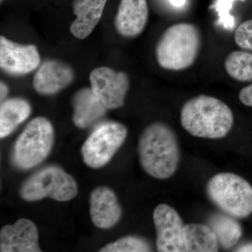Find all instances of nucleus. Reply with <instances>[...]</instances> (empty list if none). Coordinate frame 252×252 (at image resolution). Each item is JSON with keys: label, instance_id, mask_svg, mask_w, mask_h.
<instances>
[{"label": "nucleus", "instance_id": "13", "mask_svg": "<svg viewBox=\"0 0 252 252\" xmlns=\"http://www.w3.org/2000/svg\"><path fill=\"white\" fill-rule=\"evenodd\" d=\"M74 79V71L71 67L61 61L51 60L39 68L32 86L38 94L51 95L67 87Z\"/></svg>", "mask_w": 252, "mask_h": 252}, {"label": "nucleus", "instance_id": "14", "mask_svg": "<svg viewBox=\"0 0 252 252\" xmlns=\"http://www.w3.org/2000/svg\"><path fill=\"white\" fill-rule=\"evenodd\" d=\"M148 18L147 0H121L114 26L121 36L134 38L143 32Z\"/></svg>", "mask_w": 252, "mask_h": 252}, {"label": "nucleus", "instance_id": "16", "mask_svg": "<svg viewBox=\"0 0 252 252\" xmlns=\"http://www.w3.org/2000/svg\"><path fill=\"white\" fill-rule=\"evenodd\" d=\"M107 0H74L73 11L76 16L70 27L71 33L84 39L91 34L102 17Z\"/></svg>", "mask_w": 252, "mask_h": 252}, {"label": "nucleus", "instance_id": "5", "mask_svg": "<svg viewBox=\"0 0 252 252\" xmlns=\"http://www.w3.org/2000/svg\"><path fill=\"white\" fill-rule=\"evenodd\" d=\"M54 142L52 124L38 117L28 123L15 142L11 160L15 166L28 170L39 165L49 155Z\"/></svg>", "mask_w": 252, "mask_h": 252}, {"label": "nucleus", "instance_id": "20", "mask_svg": "<svg viewBox=\"0 0 252 252\" xmlns=\"http://www.w3.org/2000/svg\"><path fill=\"white\" fill-rule=\"evenodd\" d=\"M224 67L228 75L241 82L252 81V54L235 51L225 60Z\"/></svg>", "mask_w": 252, "mask_h": 252}, {"label": "nucleus", "instance_id": "3", "mask_svg": "<svg viewBox=\"0 0 252 252\" xmlns=\"http://www.w3.org/2000/svg\"><path fill=\"white\" fill-rule=\"evenodd\" d=\"M200 34L191 23L172 25L162 32L156 47L160 67L167 70L181 71L195 62L200 49Z\"/></svg>", "mask_w": 252, "mask_h": 252}, {"label": "nucleus", "instance_id": "2", "mask_svg": "<svg viewBox=\"0 0 252 252\" xmlns=\"http://www.w3.org/2000/svg\"><path fill=\"white\" fill-rule=\"evenodd\" d=\"M180 120L182 127L194 137L220 139L231 130L234 117L224 102L212 96L200 94L182 106Z\"/></svg>", "mask_w": 252, "mask_h": 252}, {"label": "nucleus", "instance_id": "8", "mask_svg": "<svg viewBox=\"0 0 252 252\" xmlns=\"http://www.w3.org/2000/svg\"><path fill=\"white\" fill-rule=\"evenodd\" d=\"M91 89L107 109H117L125 104L130 88V79L126 73L110 67L94 69L90 74Z\"/></svg>", "mask_w": 252, "mask_h": 252}, {"label": "nucleus", "instance_id": "19", "mask_svg": "<svg viewBox=\"0 0 252 252\" xmlns=\"http://www.w3.org/2000/svg\"><path fill=\"white\" fill-rule=\"evenodd\" d=\"M234 217L216 213L209 219V226L216 235L219 244L225 250L233 248L241 238L242 227Z\"/></svg>", "mask_w": 252, "mask_h": 252}, {"label": "nucleus", "instance_id": "15", "mask_svg": "<svg viewBox=\"0 0 252 252\" xmlns=\"http://www.w3.org/2000/svg\"><path fill=\"white\" fill-rule=\"evenodd\" d=\"M72 104V121L79 128L89 127L103 117L108 110L91 88L77 91L73 95Z\"/></svg>", "mask_w": 252, "mask_h": 252}, {"label": "nucleus", "instance_id": "21", "mask_svg": "<svg viewBox=\"0 0 252 252\" xmlns=\"http://www.w3.org/2000/svg\"><path fill=\"white\" fill-rule=\"evenodd\" d=\"M150 244L145 239L135 235L123 237L107 244L101 249V252H152Z\"/></svg>", "mask_w": 252, "mask_h": 252}, {"label": "nucleus", "instance_id": "27", "mask_svg": "<svg viewBox=\"0 0 252 252\" xmlns=\"http://www.w3.org/2000/svg\"><path fill=\"white\" fill-rule=\"evenodd\" d=\"M169 1L176 7H181V6H184L186 2V0H169Z\"/></svg>", "mask_w": 252, "mask_h": 252}, {"label": "nucleus", "instance_id": "24", "mask_svg": "<svg viewBox=\"0 0 252 252\" xmlns=\"http://www.w3.org/2000/svg\"><path fill=\"white\" fill-rule=\"evenodd\" d=\"M239 99L244 105L252 107V84L240 91Z\"/></svg>", "mask_w": 252, "mask_h": 252}, {"label": "nucleus", "instance_id": "22", "mask_svg": "<svg viewBox=\"0 0 252 252\" xmlns=\"http://www.w3.org/2000/svg\"><path fill=\"white\" fill-rule=\"evenodd\" d=\"M235 1L236 0H216L212 6L218 14L219 23L225 29L232 30L235 27V18L230 14Z\"/></svg>", "mask_w": 252, "mask_h": 252}, {"label": "nucleus", "instance_id": "25", "mask_svg": "<svg viewBox=\"0 0 252 252\" xmlns=\"http://www.w3.org/2000/svg\"><path fill=\"white\" fill-rule=\"evenodd\" d=\"M8 94H9L8 86L4 82L1 81V84H0V97H1V102H2V100H4Z\"/></svg>", "mask_w": 252, "mask_h": 252}, {"label": "nucleus", "instance_id": "4", "mask_svg": "<svg viewBox=\"0 0 252 252\" xmlns=\"http://www.w3.org/2000/svg\"><path fill=\"white\" fill-rule=\"evenodd\" d=\"M206 192L212 203L226 215L243 219L252 213V186L240 176L217 174L207 182Z\"/></svg>", "mask_w": 252, "mask_h": 252}, {"label": "nucleus", "instance_id": "23", "mask_svg": "<svg viewBox=\"0 0 252 252\" xmlns=\"http://www.w3.org/2000/svg\"><path fill=\"white\" fill-rule=\"evenodd\" d=\"M234 40L240 49L252 51V19L238 26L235 32Z\"/></svg>", "mask_w": 252, "mask_h": 252}, {"label": "nucleus", "instance_id": "17", "mask_svg": "<svg viewBox=\"0 0 252 252\" xmlns=\"http://www.w3.org/2000/svg\"><path fill=\"white\" fill-rule=\"evenodd\" d=\"M31 104L26 99L11 98L1 102L0 106V137L11 135L20 124L31 115Z\"/></svg>", "mask_w": 252, "mask_h": 252}, {"label": "nucleus", "instance_id": "12", "mask_svg": "<svg viewBox=\"0 0 252 252\" xmlns=\"http://www.w3.org/2000/svg\"><path fill=\"white\" fill-rule=\"evenodd\" d=\"M90 214L93 223L101 229H109L117 224L122 217V210L112 189L99 187L91 192Z\"/></svg>", "mask_w": 252, "mask_h": 252}, {"label": "nucleus", "instance_id": "10", "mask_svg": "<svg viewBox=\"0 0 252 252\" xmlns=\"http://www.w3.org/2000/svg\"><path fill=\"white\" fill-rule=\"evenodd\" d=\"M40 64L36 46L17 44L0 36V66L11 75H24L32 72Z\"/></svg>", "mask_w": 252, "mask_h": 252}, {"label": "nucleus", "instance_id": "7", "mask_svg": "<svg viewBox=\"0 0 252 252\" xmlns=\"http://www.w3.org/2000/svg\"><path fill=\"white\" fill-rule=\"evenodd\" d=\"M127 135V129L124 124L115 122L101 124L83 144V160L91 168L104 166L121 148Z\"/></svg>", "mask_w": 252, "mask_h": 252}, {"label": "nucleus", "instance_id": "1", "mask_svg": "<svg viewBox=\"0 0 252 252\" xmlns=\"http://www.w3.org/2000/svg\"><path fill=\"white\" fill-rule=\"evenodd\" d=\"M137 152L141 166L154 178H170L178 168V140L175 131L163 123H152L144 128L139 138Z\"/></svg>", "mask_w": 252, "mask_h": 252}, {"label": "nucleus", "instance_id": "28", "mask_svg": "<svg viewBox=\"0 0 252 252\" xmlns=\"http://www.w3.org/2000/svg\"><path fill=\"white\" fill-rule=\"evenodd\" d=\"M3 1V0H1V1Z\"/></svg>", "mask_w": 252, "mask_h": 252}, {"label": "nucleus", "instance_id": "6", "mask_svg": "<svg viewBox=\"0 0 252 252\" xmlns=\"http://www.w3.org/2000/svg\"><path fill=\"white\" fill-rule=\"evenodd\" d=\"M78 186L72 176L57 165L43 167L21 186L20 195L28 202L50 198L65 202L77 196Z\"/></svg>", "mask_w": 252, "mask_h": 252}, {"label": "nucleus", "instance_id": "26", "mask_svg": "<svg viewBox=\"0 0 252 252\" xmlns=\"http://www.w3.org/2000/svg\"><path fill=\"white\" fill-rule=\"evenodd\" d=\"M235 252H252V243L246 244V245H242L239 247Z\"/></svg>", "mask_w": 252, "mask_h": 252}, {"label": "nucleus", "instance_id": "11", "mask_svg": "<svg viewBox=\"0 0 252 252\" xmlns=\"http://www.w3.org/2000/svg\"><path fill=\"white\" fill-rule=\"evenodd\" d=\"M36 225L27 219H20L4 225L0 232L1 252H40Z\"/></svg>", "mask_w": 252, "mask_h": 252}, {"label": "nucleus", "instance_id": "18", "mask_svg": "<svg viewBox=\"0 0 252 252\" xmlns=\"http://www.w3.org/2000/svg\"><path fill=\"white\" fill-rule=\"evenodd\" d=\"M184 250L187 252L219 251L218 240L215 232L208 225L189 223L184 228Z\"/></svg>", "mask_w": 252, "mask_h": 252}, {"label": "nucleus", "instance_id": "9", "mask_svg": "<svg viewBox=\"0 0 252 252\" xmlns=\"http://www.w3.org/2000/svg\"><path fill=\"white\" fill-rule=\"evenodd\" d=\"M153 219L157 232L156 245L158 252H185V225L178 212L167 204H160L154 210Z\"/></svg>", "mask_w": 252, "mask_h": 252}]
</instances>
